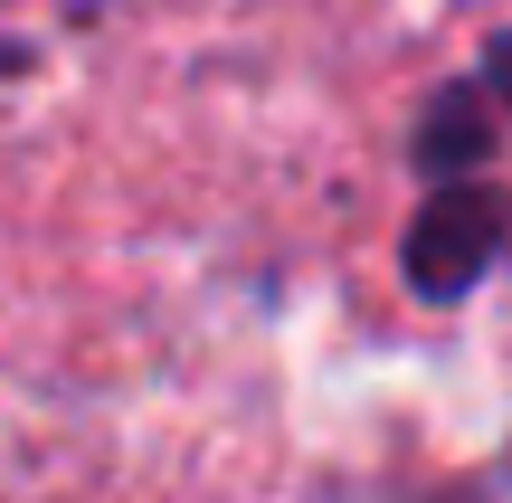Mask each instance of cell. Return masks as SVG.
<instances>
[{"label":"cell","mask_w":512,"mask_h":503,"mask_svg":"<svg viewBox=\"0 0 512 503\" xmlns=\"http://www.w3.org/2000/svg\"><path fill=\"white\" fill-rule=\"evenodd\" d=\"M484 247H494V209H484V200H446L437 219L418 228L408 257H418V285H437V295H446V285H465L484 266Z\"/></svg>","instance_id":"6da1fadb"}]
</instances>
